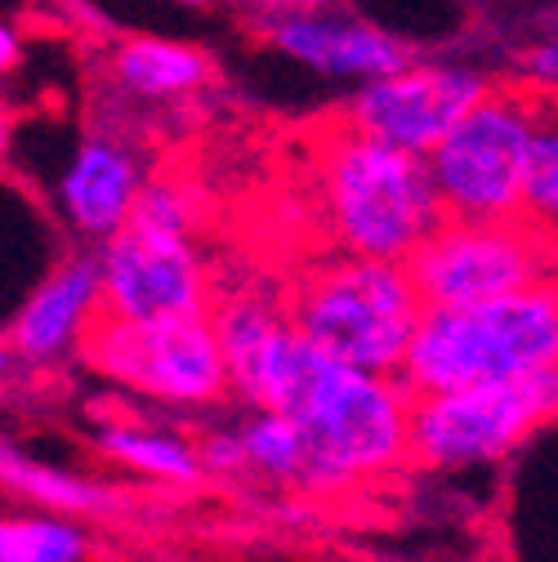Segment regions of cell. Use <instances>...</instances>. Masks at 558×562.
Here are the masks:
<instances>
[{
    "label": "cell",
    "instance_id": "1",
    "mask_svg": "<svg viewBox=\"0 0 558 562\" xmlns=\"http://www.w3.org/2000/svg\"><path fill=\"white\" fill-rule=\"evenodd\" d=\"M211 317L224 344L228 389L255 411L295 419L331 491L411 456V393L398 375H376L322 353L264 300H228Z\"/></svg>",
    "mask_w": 558,
    "mask_h": 562
},
{
    "label": "cell",
    "instance_id": "2",
    "mask_svg": "<svg viewBox=\"0 0 558 562\" xmlns=\"http://www.w3.org/2000/svg\"><path fill=\"white\" fill-rule=\"evenodd\" d=\"M317 183L331 233L348 255L406 263L447 224L429 157L384 144L348 116L322 134Z\"/></svg>",
    "mask_w": 558,
    "mask_h": 562
},
{
    "label": "cell",
    "instance_id": "3",
    "mask_svg": "<svg viewBox=\"0 0 558 562\" xmlns=\"http://www.w3.org/2000/svg\"><path fill=\"white\" fill-rule=\"evenodd\" d=\"M554 362H558V281L536 277L496 300L429 304L398 380L406 384L411 397H421L482 380L527 375Z\"/></svg>",
    "mask_w": 558,
    "mask_h": 562
},
{
    "label": "cell",
    "instance_id": "4",
    "mask_svg": "<svg viewBox=\"0 0 558 562\" xmlns=\"http://www.w3.org/2000/svg\"><path fill=\"white\" fill-rule=\"evenodd\" d=\"M287 317L322 353L376 375H402L425 300L406 263L348 255L304 281Z\"/></svg>",
    "mask_w": 558,
    "mask_h": 562
},
{
    "label": "cell",
    "instance_id": "5",
    "mask_svg": "<svg viewBox=\"0 0 558 562\" xmlns=\"http://www.w3.org/2000/svg\"><path fill=\"white\" fill-rule=\"evenodd\" d=\"M192 196L175 179H153L138 192L121 233L103 241V313L153 322L211 313V281L192 250Z\"/></svg>",
    "mask_w": 558,
    "mask_h": 562
},
{
    "label": "cell",
    "instance_id": "6",
    "mask_svg": "<svg viewBox=\"0 0 558 562\" xmlns=\"http://www.w3.org/2000/svg\"><path fill=\"white\" fill-rule=\"evenodd\" d=\"M540 108L545 94L536 90L492 86L429 153L434 188L443 196L447 220H465V224L523 220Z\"/></svg>",
    "mask_w": 558,
    "mask_h": 562
},
{
    "label": "cell",
    "instance_id": "7",
    "mask_svg": "<svg viewBox=\"0 0 558 562\" xmlns=\"http://www.w3.org/2000/svg\"><path fill=\"white\" fill-rule=\"evenodd\" d=\"M558 415V362L411 397V460L425 469H465L514 451Z\"/></svg>",
    "mask_w": 558,
    "mask_h": 562
},
{
    "label": "cell",
    "instance_id": "8",
    "mask_svg": "<svg viewBox=\"0 0 558 562\" xmlns=\"http://www.w3.org/2000/svg\"><path fill=\"white\" fill-rule=\"evenodd\" d=\"M94 371L161 397V402H215L228 389V362L211 313H179L153 322H125L99 313L81 339Z\"/></svg>",
    "mask_w": 558,
    "mask_h": 562
},
{
    "label": "cell",
    "instance_id": "9",
    "mask_svg": "<svg viewBox=\"0 0 558 562\" xmlns=\"http://www.w3.org/2000/svg\"><path fill=\"white\" fill-rule=\"evenodd\" d=\"M406 272L429 304H478L510 295L545 277V241L527 220L465 224L447 220L421 250L406 259Z\"/></svg>",
    "mask_w": 558,
    "mask_h": 562
},
{
    "label": "cell",
    "instance_id": "10",
    "mask_svg": "<svg viewBox=\"0 0 558 562\" xmlns=\"http://www.w3.org/2000/svg\"><path fill=\"white\" fill-rule=\"evenodd\" d=\"M487 90H492V81L473 67L406 63L389 77L367 81L344 116L358 130L384 138V144L429 157Z\"/></svg>",
    "mask_w": 558,
    "mask_h": 562
},
{
    "label": "cell",
    "instance_id": "11",
    "mask_svg": "<svg viewBox=\"0 0 558 562\" xmlns=\"http://www.w3.org/2000/svg\"><path fill=\"white\" fill-rule=\"evenodd\" d=\"M99 313H103V268H99V259L94 255L67 259L23 304L5 344H10L14 362L49 367L67 353V348H77L86 339V330L94 326Z\"/></svg>",
    "mask_w": 558,
    "mask_h": 562
},
{
    "label": "cell",
    "instance_id": "12",
    "mask_svg": "<svg viewBox=\"0 0 558 562\" xmlns=\"http://www.w3.org/2000/svg\"><path fill=\"white\" fill-rule=\"evenodd\" d=\"M268 45L304 67H313V72L362 77V81L389 77L398 67L415 63L411 49L380 27H367L354 19H331V14H304V10L277 14L268 23Z\"/></svg>",
    "mask_w": 558,
    "mask_h": 562
},
{
    "label": "cell",
    "instance_id": "13",
    "mask_svg": "<svg viewBox=\"0 0 558 562\" xmlns=\"http://www.w3.org/2000/svg\"><path fill=\"white\" fill-rule=\"evenodd\" d=\"M144 183H148L144 166H138V157L125 144H116V138H86L58 183V196L67 220L86 237L108 241L112 233L125 228Z\"/></svg>",
    "mask_w": 558,
    "mask_h": 562
},
{
    "label": "cell",
    "instance_id": "14",
    "mask_svg": "<svg viewBox=\"0 0 558 562\" xmlns=\"http://www.w3.org/2000/svg\"><path fill=\"white\" fill-rule=\"evenodd\" d=\"M112 72L134 94L166 99V94H188V90L205 86V77H211V58H205L201 49H192V45H179V41L134 36L116 49Z\"/></svg>",
    "mask_w": 558,
    "mask_h": 562
},
{
    "label": "cell",
    "instance_id": "15",
    "mask_svg": "<svg viewBox=\"0 0 558 562\" xmlns=\"http://www.w3.org/2000/svg\"><path fill=\"white\" fill-rule=\"evenodd\" d=\"M0 486L19 491L23 501H36L54 514H112L116 509L112 486L90 482V477H72L63 469H49V464H36L10 438H0Z\"/></svg>",
    "mask_w": 558,
    "mask_h": 562
},
{
    "label": "cell",
    "instance_id": "16",
    "mask_svg": "<svg viewBox=\"0 0 558 562\" xmlns=\"http://www.w3.org/2000/svg\"><path fill=\"white\" fill-rule=\"evenodd\" d=\"M242 442H246V469H255V473H264L272 482L304 486V491H331L313 442L282 411H259L242 429Z\"/></svg>",
    "mask_w": 558,
    "mask_h": 562
},
{
    "label": "cell",
    "instance_id": "17",
    "mask_svg": "<svg viewBox=\"0 0 558 562\" xmlns=\"http://www.w3.org/2000/svg\"><path fill=\"white\" fill-rule=\"evenodd\" d=\"M99 451L121 460L125 469H138L161 482H197L201 477V456L192 447H183L170 434H153V429H130V425H108L99 434Z\"/></svg>",
    "mask_w": 558,
    "mask_h": 562
},
{
    "label": "cell",
    "instance_id": "18",
    "mask_svg": "<svg viewBox=\"0 0 558 562\" xmlns=\"http://www.w3.org/2000/svg\"><path fill=\"white\" fill-rule=\"evenodd\" d=\"M90 540L67 518H0V562H81Z\"/></svg>",
    "mask_w": 558,
    "mask_h": 562
},
{
    "label": "cell",
    "instance_id": "19",
    "mask_svg": "<svg viewBox=\"0 0 558 562\" xmlns=\"http://www.w3.org/2000/svg\"><path fill=\"white\" fill-rule=\"evenodd\" d=\"M523 220L540 233H558V99H549V94L540 108V134H536V153H532Z\"/></svg>",
    "mask_w": 558,
    "mask_h": 562
},
{
    "label": "cell",
    "instance_id": "20",
    "mask_svg": "<svg viewBox=\"0 0 558 562\" xmlns=\"http://www.w3.org/2000/svg\"><path fill=\"white\" fill-rule=\"evenodd\" d=\"M197 456H201V469H215V473L246 469V442H242V434H211V438L197 447Z\"/></svg>",
    "mask_w": 558,
    "mask_h": 562
},
{
    "label": "cell",
    "instance_id": "21",
    "mask_svg": "<svg viewBox=\"0 0 558 562\" xmlns=\"http://www.w3.org/2000/svg\"><path fill=\"white\" fill-rule=\"evenodd\" d=\"M527 72H532L536 81L558 86V41H545V45H536V49L527 54Z\"/></svg>",
    "mask_w": 558,
    "mask_h": 562
},
{
    "label": "cell",
    "instance_id": "22",
    "mask_svg": "<svg viewBox=\"0 0 558 562\" xmlns=\"http://www.w3.org/2000/svg\"><path fill=\"white\" fill-rule=\"evenodd\" d=\"M19 58H23V49H19V36H14L10 27H0V77H5L10 67H19Z\"/></svg>",
    "mask_w": 558,
    "mask_h": 562
},
{
    "label": "cell",
    "instance_id": "23",
    "mask_svg": "<svg viewBox=\"0 0 558 562\" xmlns=\"http://www.w3.org/2000/svg\"><path fill=\"white\" fill-rule=\"evenodd\" d=\"M264 10H272V14H291V10H304L309 0H259Z\"/></svg>",
    "mask_w": 558,
    "mask_h": 562
},
{
    "label": "cell",
    "instance_id": "24",
    "mask_svg": "<svg viewBox=\"0 0 558 562\" xmlns=\"http://www.w3.org/2000/svg\"><path fill=\"white\" fill-rule=\"evenodd\" d=\"M5 148H10V112L0 103V157H5Z\"/></svg>",
    "mask_w": 558,
    "mask_h": 562
},
{
    "label": "cell",
    "instance_id": "25",
    "mask_svg": "<svg viewBox=\"0 0 558 562\" xmlns=\"http://www.w3.org/2000/svg\"><path fill=\"white\" fill-rule=\"evenodd\" d=\"M10 362H14V353H10V344H5V339H0V375H5V371H10Z\"/></svg>",
    "mask_w": 558,
    "mask_h": 562
},
{
    "label": "cell",
    "instance_id": "26",
    "mask_svg": "<svg viewBox=\"0 0 558 562\" xmlns=\"http://www.w3.org/2000/svg\"><path fill=\"white\" fill-rule=\"evenodd\" d=\"M183 5H205V0H183Z\"/></svg>",
    "mask_w": 558,
    "mask_h": 562
}]
</instances>
